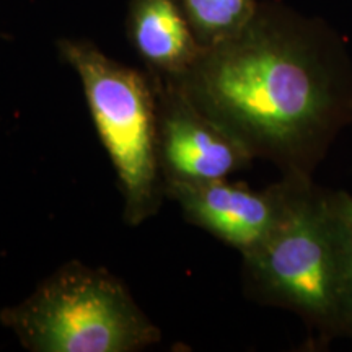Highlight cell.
Masks as SVG:
<instances>
[{"instance_id": "6da1fadb", "label": "cell", "mask_w": 352, "mask_h": 352, "mask_svg": "<svg viewBox=\"0 0 352 352\" xmlns=\"http://www.w3.org/2000/svg\"><path fill=\"white\" fill-rule=\"evenodd\" d=\"M214 122L283 176L311 179L352 121V65L323 21L272 2L202 51L173 82Z\"/></svg>"}, {"instance_id": "7a4b0ae2", "label": "cell", "mask_w": 352, "mask_h": 352, "mask_svg": "<svg viewBox=\"0 0 352 352\" xmlns=\"http://www.w3.org/2000/svg\"><path fill=\"white\" fill-rule=\"evenodd\" d=\"M246 292L297 314L321 340L352 336V232L333 192L303 182L274 232L243 256Z\"/></svg>"}, {"instance_id": "3957f363", "label": "cell", "mask_w": 352, "mask_h": 352, "mask_svg": "<svg viewBox=\"0 0 352 352\" xmlns=\"http://www.w3.org/2000/svg\"><path fill=\"white\" fill-rule=\"evenodd\" d=\"M0 323L32 352H139L162 341L120 277L74 259L3 308Z\"/></svg>"}, {"instance_id": "277c9868", "label": "cell", "mask_w": 352, "mask_h": 352, "mask_svg": "<svg viewBox=\"0 0 352 352\" xmlns=\"http://www.w3.org/2000/svg\"><path fill=\"white\" fill-rule=\"evenodd\" d=\"M57 47L80 78L91 120L116 171L124 222L142 226L166 197L153 78L111 59L87 39H60Z\"/></svg>"}, {"instance_id": "5b68a950", "label": "cell", "mask_w": 352, "mask_h": 352, "mask_svg": "<svg viewBox=\"0 0 352 352\" xmlns=\"http://www.w3.org/2000/svg\"><path fill=\"white\" fill-rule=\"evenodd\" d=\"M308 179L283 176L280 182L256 191L227 179L165 184L166 199L182 209L192 226L235 248L241 256L254 252L274 232Z\"/></svg>"}, {"instance_id": "8992f818", "label": "cell", "mask_w": 352, "mask_h": 352, "mask_svg": "<svg viewBox=\"0 0 352 352\" xmlns=\"http://www.w3.org/2000/svg\"><path fill=\"white\" fill-rule=\"evenodd\" d=\"M158 164L164 183L227 179L250 168L253 155L188 98L173 82L153 77Z\"/></svg>"}, {"instance_id": "52a82bcc", "label": "cell", "mask_w": 352, "mask_h": 352, "mask_svg": "<svg viewBox=\"0 0 352 352\" xmlns=\"http://www.w3.org/2000/svg\"><path fill=\"white\" fill-rule=\"evenodd\" d=\"M126 30L147 72L160 80H182L204 51L178 0H131Z\"/></svg>"}, {"instance_id": "ba28073f", "label": "cell", "mask_w": 352, "mask_h": 352, "mask_svg": "<svg viewBox=\"0 0 352 352\" xmlns=\"http://www.w3.org/2000/svg\"><path fill=\"white\" fill-rule=\"evenodd\" d=\"M204 50L226 41L252 20L258 0H178Z\"/></svg>"}, {"instance_id": "9c48e42d", "label": "cell", "mask_w": 352, "mask_h": 352, "mask_svg": "<svg viewBox=\"0 0 352 352\" xmlns=\"http://www.w3.org/2000/svg\"><path fill=\"white\" fill-rule=\"evenodd\" d=\"M333 201L338 212L341 214V217L344 219L347 227H349V230L352 232V196L347 195V192L338 191L333 192Z\"/></svg>"}]
</instances>
